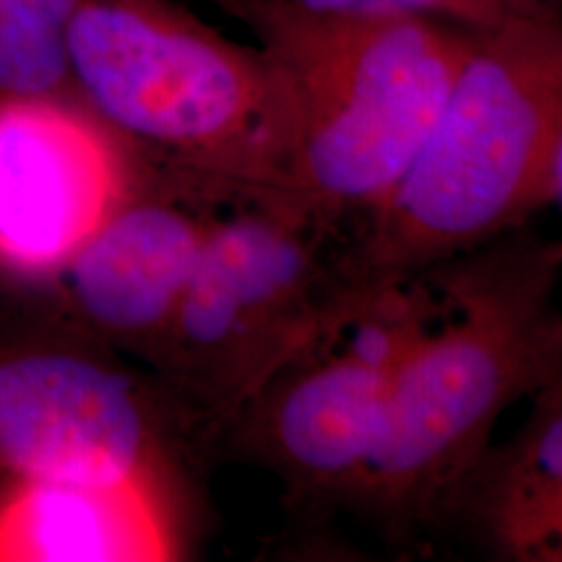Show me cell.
<instances>
[{
  "mask_svg": "<svg viewBox=\"0 0 562 562\" xmlns=\"http://www.w3.org/2000/svg\"><path fill=\"white\" fill-rule=\"evenodd\" d=\"M68 76L140 175L209 203L290 206L292 102L256 42L180 0H81Z\"/></svg>",
  "mask_w": 562,
  "mask_h": 562,
  "instance_id": "obj_2",
  "label": "cell"
},
{
  "mask_svg": "<svg viewBox=\"0 0 562 562\" xmlns=\"http://www.w3.org/2000/svg\"><path fill=\"white\" fill-rule=\"evenodd\" d=\"M81 0H0V97H74L68 26Z\"/></svg>",
  "mask_w": 562,
  "mask_h": 562,
  "instance_id": "obj_12",
  "label": "cell"
},
{
  "mask_svg": "<svg viewBox=\"0 0 562 562\" xmlns=\"http://www.w3.org/2000/svg\"><path fill=\"white\" fill-rule=\"evenodd\" d=\"M402 290L357 315L360 339L344 341L341 328L281 368L220 438L277 476L292 508L360 510L398 357L425 318L406 311Z\"/></svg>",
  "mask_w": 562,
  "mask_h": 562,
  "instance_id": "obj_7",
  "label": "cell"
},
{
  "mask_svg": "<svg viewBox=\"0 0 562 562\" xmlns=\"http://www.w3.org/2000/svg\"><path fill=\"white\" fill-rule=\"evenodd\" d=\"M442 321L398 357L360 516L393 542L451 524L513 406L562 383V240L516 229L427 273Z\"/></svg>",
  "mask_w": 562,
  "mask_h": 562,
  "instance_id": "obj_1",
  "label": "cell"
},
{
  "mask_svg": "<svg viewBox=\"0 0 562 562\" xmlns=\"http://www.w3.org/2000/svg\"><path fill=\"white\" fill-rule=\"evenodd\" d=\"M136 180V161L76 97H0V277L50 284Z\"/></svg>",
  "mask_w": 562,
  "mask_h": 562,
  "instance_id": "obj_8",
  "label": "cell"
},
{
  "mask_svg": "<svg viewBox=\"0 0 562 562\" xmlns=\"http://www.w3.org/2000/svg\"><path fill=\"white\" fill-rule=\"evenodd\" d=\"M560 121L562 5L476 34L409 167L341 237L351 297H383L526 227L550 203Z\"/></svg>",
  "mask_w": 562,
  "mask_h": 562,
  "instance_id": "obj_3",
  "label": "cell"
},
{
  "mask_svg": "<svg viewBox=\"0 0 562 562\" xmlns=\"http://www.w3.org/2000/svg\"><path fill=\"white\" fill-rule=\"evenodd\" d=\"M248 26L292 102L286 201L326 227L357 224L391 193L472 50V32L412 16L216 0Z\"/></svg>",
  "mask_w": 562,
  "mask_h": 562,
  "instance_id": "obj_4",
  "label": "cell"
},
{
  "mask_svg": "<svg viewBox=\"0 0 562 562\" xmlns=\"http://www.w3.org/2000/svg\"><path fill=\"white\" fill-rule=\"evenodd\" d=\"M182 550V503L154 490L0 482V562H154Z\"/></svg>",
  "mask_w": 562,
  "mask_h": 562,
  "instance_id": "obj_10",
  "label": "cell"
},
{
  "mask_svg": "<svg viewBox=\"0 0 562 562\" xmlns=\"http://www.w3.org/2000/svg\"><path fill=\"white\" fill-rule=\"evenodd\" d=\"M531 404L524 425L492 446L451 521L497 560L562 562V383Z\"/></svg>",
  "mask_w": 562,
  "mask_h": 562,
  "instance_id": "obj_11",
  "label": "cell"
},
{
  "mask_svg": "<svg viewBox=\"0 0 562 562\" xmlns=\"http://www.w3.org/2000/svg\"><path fill=\"white\" fill-rule=\"evenodd\" d=\"M286 3L326 13L427 19L463 32L484 34L513 19L562 5V0H286Z\"/></svg>",
  "mask_w": 562,
  "mask_h": 562,
  "instance_id": "obj_13",
  "label": "cell"
},
{
  "mask_svg": "<svg viewBox=\"0 0 562 562\" xmlns=\"http://www.w3.org/2000/svg\"><path fill=\"white\" fill-rule=\"evenodd\" d=\"M201 448L167 393L74 334L0 341V482L136 484L182 503Z\"/></svg>",
  "mask_w": 562,
  "mask_h": 562,
  "instance_id": "obj_6",
  "label": "cell"
},
{
  "mask_svg": "<svg viewBox=\"0 0 562 562\" xmlns=\"http://www.w3.org/2000/svg\"><path fill=\"white\" fill-rule=\"evenodd\" d=\"M339 248V229L284 203L214 216L149 370L201 448L220 446L281 368L362 313L344 290Z\"/></svg>",
  "mask_w": 562,
  "mask_h": 562,
  "instance_id": "obj_5",
  "label": "cell"
},
{
  "mask_svg": "<svg viewBox=\"0 0 562 562\" xmlns=\"http://www.w3.org/2000/svg\"><path fill=\"white\" fill-rule=\"evenodd\" d=\"M209 201L140 175L45 290L66 331L151 370L216 214Z\"/></svg>",
  "mask_w": 562,
  "mask_h": 562,
  "instance_id": "obj_9",
  "label": "cell"
},
{
  "mask_svg": "<svg viewBox=\"0 0 562 562\" xmlns=\"http://www.w3.org/2000/svg\"><path fill=\"white\" fill-rule=\"evenodd\" d=\"M550 203H554V206H560V211H562V121H560L558 138H554V151H552Z\"/></svg>",
  "mask_w": 562,
  "mask_h": 562,
  "instance_id": "obj_14",
  "label": "cell"
}]
</instances>
